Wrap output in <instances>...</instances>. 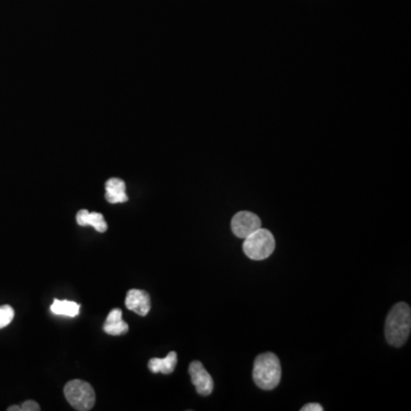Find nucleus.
Wrapping results in <instances>:
<instances>
[{
    "mask_svg": "<svg viewBox=\"0 0 411 411\" xmlns=\"http://www.w3.org/2000/svg\"><path fill=\"white\" fill-rule=\"evenodd\" d=\"M411 329V309L408 304L398 303L392 307L385 322V337L388 344L402 346L408 341Z\"/></svg>",
    "mask_w": 411,
    "mask_h": 411,
    "instance_id": "f257e3e1",
    "label": "nucleus"
},
{
    "mask_svg": "<svg viewBox=\"0 0 411 411\" xmlns=\"http://www.w3.org/2000/svg\"><path fill=\"white\" fill-rule=\"evenodd\" d=\"M253 378L255 384L262 390L271 391L280 384L281 365L274 353H263L254 362Z\"/></svg>",
    "mask_w": 411,
    "mask_h": 411,
    "instance_id": "f03ea898",
    "label": "nucleus"
},
{
    "mask_svg": "<svg viewBox=\"0 0 411 411\" xmlns=\"http://www.w3.org/2000/svg\"><path fill=\"white\" fill-rule=\"evenodd\" d=\"M275 248L273 234L266 229H258L254 234L245 238L242 249L246 256L253 261H263L271 256Z\"/></svg>",
    "mask_w": 411,
    "mask_h": 411,
    "instance_id": "7ed1b4c3",
    "label": "nucleus"
},
{
    "mask_svg": "<svg viewBox=\"0 0 411 411\" xmlns=\"http://www.w3.org/2000/svg\"><path fill=\"white\" fill-rule=\"evenodd\" d=\"M65 395L72 408L79 411L91 410L95 405V392L91 384L73 379L65 386Z\"/></svg>",
    "mask_w": 411,
    "mask_h": 411,
    "instance_id": "20e7f679",
    "label": "nucleus"
},
{
    "mask_svg": "<svg viewBox=\"0 0 411 411\" xmlns=\"http://www.w3.org/2000/svg\"><path fill=\"white\" fill-rule=\"evenodd\" d=\"M261 228H262V222H261L260 217L251 212H239L231 221L232 232L241 239H245Z\"/></svg>",
    "mask_w": 411,
    "mask_h": 411,
    "instance_id": "39448f33",
    "label": "nucleus"
},
{
    "mask_svg": "<svg viewBox=\"0 0 411 411\" xmlns=\"http://www.w3.org/2000/svg\"><path fill=\"white\" fill-rule=\"evenodd\" d=\"M190 376L197 392L202 397H207L214 390L213 378L202 362L193 361L189 367Z\"/></svg>",
    "mask_w": 411,
    "mask_h": 411,
    "instance_id": "423d86ee",
    "label": "nucleus"
},
{
    "mask_svg": "<svg viewBox=\"0 0 411 411\" xmlns=\"http://www.w3.org/2000/svg\"><path fill=\"white\" fill-rule=\"evenodd\" d=\"M126 307L141 317H146L151 309L150 295L140 289H131L126 296Z\"/></svg>",
    "mask_w": 411,
    "mask_h": 411,
    "instance_id": "0eeeda50",
    "label": "nucleus"
},
{
    "mask_svg": "<svg viewBox=\"0 0 411 411\" xmlns=\"http://www.w3.org/2000/svg\"><path fill=\"white\" fill-rule=\"evenodd\" d=\"M105 199L110 204H123L128 202V197L126 193V184L120 178H110L105 183Z\"/></svg>",
    "mask_w": 411,
    "mask_h": 411,
    "instance_id": "6e6552de",
    "label": "nucleus"
},
{
    "mask_svg": "<svg viewBox=\"0 0 411 411\" xmlns=\"http://www.w3.org/2000/svg\"><path fill=\"white\" fill-rule=\"evenodd\" d=\"M128 329V324L123 320V311L119 309H112L103 324V330L111 336L124 335Z\"/></svg>",
    "mask_w": 411,
    "mask_h": 411,
    "instance_id": "1a4fd4ad",
    "label": "nucleus"
},
{
    "mask_svg": "<svg viewBox=\"0 0 411 411\" xmlns=\"http://www.w3.org/2000/svg\"><path fill=\"white\" fill-rule=\"evenodd\" d=\"M77 223L80 226H93L97 232H105L108 230V224L105 222L104 217L102 214L99 213H89L88 210H79L77 214Z\"/></svg>",
    "mask_w": 411,
    "mask_h": 411,
    "instance_id": "9d476101",
    "label": "nucleus"
},
{
    "mask_svg": "<svg viewBox=\"0 0 411 411\" xmlns=\"http://www.w3.org/2000/svg\"><path fill=\"white\" fill-rule=\"evenodd\" d=\"M176 365H177V354H176V352H170L168 356L166 358H163V359L153 358V359L150 360L148 367H149L151 373H161L163 375H170V373L175 371Z\"/></svg>",
    "mask_w": 411,
    "mask_h": 411,
    "instance_id": "9b49d317",
    "label": "nucleus"
},
{
    "mask_svg": "<svg viewBox=\"0 0 411 411\" xmlns=\"http://www.w3.org/2000/svg\"><path fill=\"white\" fill-rule=\"evenodd\" d=\"M50 311L56 315H65V317L75 318L79 314L80 305L71 300H55L50 307Z\"/></svg>",
    "mask_w": 411,
    "mask_h": 411,
    "instance_id": "f8f14e48",
    "label": "nucleus"
},
{
    "mask_svg": "<svg viewBox=\"0 0 411 411\" xmlns=\"http://www.w3.org/2000/svg\"><path fill=\"white\" fill-rule=\"evenodd\" d=\"M14 309L9 305H3L0 307V329L9 326L14 319Z\"/></svg>",
    "mask_w": 411,
    "mask_h": 411,
    "instance_id": "ddd939ff",
    "label": "nucleus"
},
{
    "mask_svg": "<svg viewBox=\"0 0 411 411\" xmlns=\"http://www.w3.org/2000/svg\"><path fill=\"white\" fill-rule=\"evenodd\" d=\"M21 410L22 411H39L40 410V407H39L38 403L35 402V401H26L23 405H21Z\"/></svg>",
    "mask_w": 411,
    "mask_h": 411,
    "instance_id": "4468645a",
    "label": "nucleus"
},
{
    "mask_svg": "<svg viewBox=\"0 0 411 411\" xmlns=\"http://www.w3.org/2000/svg\"><path fill=\"white\" fill-rule=\"evenodd\" d=\"M302 411H324V408L321 407L319 403H307L304 405L303 408L300 409Z\"/></svg>",
    "mask_w": 411,
    "mask_h": 411,
    "instance_id": "2eb2a0df",
    "label": "nucleus"
},
{
    "mask_svg": "<svg viewBox=\"0 0 411 411\" xmlns=\"http://www.w3.org/2000/svg\"><path fill=\"white\" fill-rule=\"evenodd\" d=\"M7 410H9V411H22V410H21V407H18V405H12V407H9V408L7 409Z\"/></svg>",
    "mask_w": 411,
    "mask_h": 411,
    "instance_id": "dca6fc26",
    "label": "nucleus"
}]
</instances>
